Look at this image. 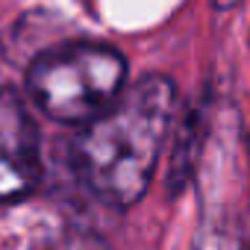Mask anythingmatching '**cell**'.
I'll use <instances>...</instances> for the list:
<instances>
[{
  "mask_svg": "<svg viewBox=\"0 0 250 250\" xmlns=\"http://www.w3.org/2000/svg\"><path fill=\"white\" fill-rule=\"evenodd\" d=\"M171 109L174 85L165 77H147L88 121L74 162L91 194L112 206H130L145 194L171 127Z\"/></svg>",
  "mask_w": 250,
  "mask_h": 250,
  "instance_id": "1",
  "label": "cell"
},
{
  "mask_svg": "<svg viewBox=\"0 0 250 250\" xmlns=\"http://www.w3.org/2000/svg\"><path fill=\"white\" fill-rule=\"evenodd\" d=\"M124 74L127 65L112 47L68 44L36 59L30 94L53 121L88 124L118 100Z\"/></svg>",
  "mask_w": 250,
  "mask_h": 250,
  "instance_id": "2",
  "label": "cell"
},
{
  "mask_svg": "<svg viewBox=\"0 0 250 250\" xmlns=\"http://www.w3.org/2000/svg\"><path fill=\"white\" fill-rule=\"evenodd\" d=\"M42 174L39 130L15 91H0V203L33 191Z\"/></svg>",
  "mask_w": 250,
  "mask_h": 250,
  "instance_id": "3",
  "label": "cell"
},
{
  "mask_svg": "<svg viewBox=\"0 0 250 250\" xmlns=\"http://www.w3.org/2000/svg\"><path fill=\"white\" fill-rule=\"evenodd\" d=\"M191 250H247V241L229 227H209L197 235Z\"/></svg>",
  "mask_w": 250,
  "mask_h": 250,
  "instance_id": "4",
  "label": "cell"
},
{
  "mask_svg": "<svg viewBox=\"0 0 250 250\" xmlns=\"http://www.w3.org/2000/svg\"><path fill=\"white\" fill-rule=\"evenodd\" d=\"M47 250H109L100 238H94V235H88V232H65V235H59Z\"/></svg>",
  "mask_w": 250,
  "mask_h": 250,
  "instance_id": "5",
  "label": "cell"
},
{
  "mask_svg": "<svg viewBox=\"0 0 250 250\" xmlns=\"http://www.w3.org/2000/svg\"><path fill=\"white\" fill-rule=\"evenodd\" d=\"M212 3L218 6V9H229V6H235L238 0H212Z\"/></svg>",
  "mask_w": 250,
  "mask_h": 250,
  "instance_id": "6",
  "label": "cell"
}]
</instances>
